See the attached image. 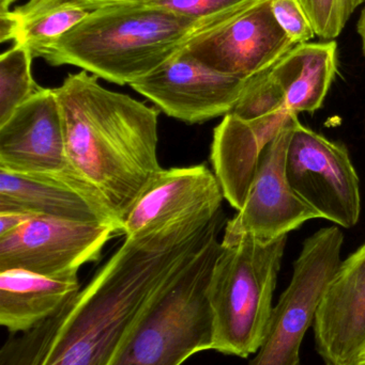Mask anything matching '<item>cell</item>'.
<instances>
[{"label":"cell","mask_w":365,"mask_h":365,"mask_svg":"<svg viewBox=\"0 0 365 365\" xmlns=\"http://www.w3.org/2000/svg\"><path fill=\"white\" fill-rule=\"evenodd\" d=\"M220 227L186 225L124 244L51 319L6 340L0 365H109L152 296Z\"/></svg>","instance_id":"1"},{"label":"cell","mask_w":365,"mask_h":365,"mask_svg":"<svg viewBox=\"0 0 365 365\" xmlns=\"http://www.w3.org/2000/svg\"><path fill=\"white\" fill-rule=\"evenodd\" d=\"M54 90L69 160L122 233L126 215L162 169L158 160L160 111L106 89L86 71L69 74Z\"/></svg>","instance_id":"2"},{"label":"cell","mask_w":365,"mask_h":365,"mask_svg":"<svg viewBox=\"0 0 365 365\" xmlns=\"http://www.w3.org/2000/svg\"><path fill=\"white\" fill-rule=\"evenodd\" d=\"M210 26L146 2L111 4L94 10L42 58L53 66H77L109 83L130 86Z\"/></svg>","instance_id":"3"},{"label":"cell","mask_w":365,"mask_h":365,"mask_svg":"<svg viewBox=\"0 0 365 365\" xmlns=\"http://www.w3.org/2000/svg\"><path fill=\"white\" fill-rule=\"evenodd\" d=\"M221 231H214L152 296L109 365H181L199 351H212L208 289Z\"/></svg>","instance_id":"4"},{"label":"cell","mask_w":365,"mask_h":365,"mask_svg":"<svg viewBox=\"0 0 365 365\" xmlns=\"http://www.w3.org/2000/svg\"><path fill=\"white\" fill-rule=\"evenodd\" d=\"M286 245L287 235L270 242L246 236L234 244L221 242L208 289L212 351L246 359L261 349Z\"/></svg>","instance_id":"5"},{"label":"cell","mask_w":365,"mask_h":365,"mask_svg":"<svg viewBox=\"0 0 365 365\" xmlns=\"http://www.w3.org/2000/svg\"><path fill=\"white\" fill-rule=\"evenodd\" d=\"M344 235L336 225L306 238L293 277L274 307L267 336L249 365H301L300 349L321 297L342 263Z\"/></svg>","instance_id":"6"},{"label":"cell","mask_w":365,"mask_h":365,"mask_svg":"<svg viewBox=\"0 0 365 365\" xmlns=\"http://www.w3.org/2000/svg\"><path fill=\"white\" fill-rule=\"evenodd\" d=\"M293 190L321 218L343 227L361 215L360 180L344 145L306 128L297 120L285 162Z\"/></svg>","instance_id":"7"},{"label":"cell","mask_w":365,"mask_h":365,"mask_svg":"<svg viewBox=\"0 0 365 365\" xmlns=\"http://www.w3.org/2000/svg\"><path fill=\"white\" fill-rule=\"evenodd\" d=\"M0 169L68 185L106 210L69 160L54 89L42 88L0 125Z\"/></svg>","instance_id":"8"},{"label":"cell","mask_w":365,"mask_h":365,"mask_svg":"<svg viewBox=\"0 0 365 365\" xmlns=\"http://www.w3.org/2000/svg\"><path fill=\"white\" fill-rule=\"evenodd\" d=\"M119 233L109 223L32 217L0 236V272L21 269L57 278L79 276L81 266L98 261L107 242Z\"/></svg>","instance_id":"9"},{"label":"cell","mask_w":365,"mask_h":365,"mask_svg":"<svg viewBox=\"0 0 365 365\" xmlns=\"http://www.w3.org/2000/svg\"><path fill=\"white\" fill-rule=\"evenodd\" d=\"M295 46L274 19L270 0H254L201 30L184 49L216 72L248 81L269 70Z\"/></svg>","instance_id":"10"},{"label":"cell","mask_w":365,"mask_h":365,"mask_svg":"<svg viewBox=\"0 0 365 365\" xmlns=\"http://www.w3.org/2000/svg\"><path fill=\"white\" fill-rule=\"evenodd\" d=\"M297 120L295 115L261 154L244 206L225 223L223 245L234 244L246 236L270 242L311 219L321 218L293 190L285 173L287 148Z\"/></svg>","instance_id":"11"},{"label":"cell","mask_w":365,"mask_h":365,"mask_svg":"<svg viewBox=\"0 0 365 365\" xmlns=\"http://www.w3.org/2000/svg\"><path fill=\"white\" fill-rule=\"evenodd\" d=\"M225 200L216 175L205 165L161 169L131 208L122 225L129 238L210 222Z\"/></svg>","instance_id":"12"},{"label":"cell","mask_w":365,"mask_h":365,"mask_svg":"<svg viewBox=\"0 0 365 365\" xmlns=\"http://www.w3.org/2000/svg\"><path fill=\"white\" fill-rule=\"evenodd\" d=\"M246 83L212 70L182 48L130 87L169 117L195 124L231 113Z\"/></svg>","instance_id":"13"},{"label":"cell","mask_w":365,"mask_h":365,"mask_svg":"<svg viewBox=\"0 0 365 365\" xmlns=\"http://www.w3.org/2000/svg\"><path fill=\"white\" fill-rule=\"evenodd\" d=\"M313 327L326 365H359L365 353V242L339 266Z\"/></svg>","instance_id":"14"},{"label":"cell","mask_w":365,"mask_h":365,"mask_svg":"<svg viewBox=\"0 0 365 365\" xmlns=\"http://www.w3.org/2000/svg\"><path fill=\"white\" fill-rule=\"evenodd\" d=\"M297 113L280 110L252 120L227 113L214 128L210 162L225 200L240 210L254 180L259 158Z\"/></svg>","instance_id":"15"},{"label":"cell","mask_w":365,"mask_h":365,"mask_svg":"<svg viewBox=\"0 0 365 365\" xmlns=\"http://www.w3.org/2000/svg\"><path fill=\"white\" fill-rule=\"evenodd\" d=\"M43 218L116 225L105 208L62 182L0 169V212Z\"/></svg>","instance_id":"16"},{"label":"cell","mask_w":365,"mask_h":365,"mask_svg":"<svg viewBox=\"0 0 365 365\" xmlns=\"http://www.w3.org/2000/svg\"><path fill=\"white\" fill-rule=\"evenodd\" d=\"M338 72L336 41L296 45L268 70L289 110L315 113L323 106Z\"/></svg>","instance_id":"17"},{"label":"cell","mask_w":365,"mask_h":365,"mask_svg":"<svg viewBox=\"0 0 365 365\" xmlns=\"http://www.w3.org/2000/svg\"><path fill=\"white\" fill-rule=\"evenodd\" d=\"M81 291L79 276L46 277L21 269L0 272V325L28 331L51 319Z\"/></svg>","instance_id":"18"},{"label":"cell","mask_w":365,"mask_h":365,"mask_svg":"<svg viewBox=\"0 0 365 365\" xmlns=\"http://www.w3.org/2000/svg\"><path fill=\"white\" fill-rule=\"evenodd\" d=\"M99 9L85 0H29L0 13V42L14 41L42 58L64 34Z\"/></svg>","instance_id":"19"},{"label":"cell","mask_w":365,"mask_h":365,"mask_svg":"<svg viewBox=\"0 0 365 365\" xmlns=\"http://www.w3.org/2000/svg\"><path fill=\"white\" fill-rule=\"evenodd\" d=\"M31 51L14 44L0 56V125L42 87L32 76Z\"/></svg>","instance_id":"20"},{"label":"cell","mask_w":365,"mask_h":365,"mask_svg":"<svg viewBox=\"0 0 365 365\" xmlns=\"http://www.w3.org/2000/svg\"><path fill=\"white\" fill-rule=\"evenodd\" d=\"M312 21L316 36L334 40L365 0H299Z\"/></svg>","instance_id":"21"},{"label":"cell","mask_w":365,"mask_h":365,"mask_svg":"<svg viewBox=\"0 0 365 365\" xmlns=\"http://www.w3.org/2000/svg\"><path fill=\"white\" fill-rule=\"evenodd\" d=\"M253 1L254 0H149L146 4L164 9L178 16L214 25Z\"/></svg>","instance_id":"22"},{"label":"cell","mask_w":365,"mask_h":365,"mask_svg":"<svg viewBox=\"0 0 365 365\" xmlns=\"http://www.w3.org/2000/svg\"><path fill=\"white\" fill-rule=\"evenodd\" d=\"M270 8L276 23L294 44L309 43L316 36L299 0H270Z\"/></svg>","instance_id":"23"},{"label":"cell","mask_w":365,"mask_h":365,"mask_svg":"<svg viewBox=\"0 0 365 365\" xmlns=\"http://www.w3.org/2000/svg\"><path fill=\"white\" fill-rule=\"evenodd\" d=\"M32 217L34 216L24 212H0V236L11 233Z\"/></svg>","instance_id":"24"},{"label":"cell","mask_w":365,"mask_h":365,"mask_svg":"<svg viewBox=\"0 0 365 365\" xmlns=\"http://www.w3.org/2000/svg\"><path fill=\"white\" fill-rule=\"evenodd\" d=\"M85 1L101 8V6H111V4H139V2H146L149 0H85Z\"/></svg>","instance_id":"25"},{"label":"cell","mask_w":365,"mask_h":365,"mask_svg":"<svg viewBox=\"0 0 365 365\" xmlns=\"http://www.w3.org/2000/svg\"><path fill=\"white\" fill-rule=\"evenodd\" d=\"M358 34L361 38L362 51L365 56V8L361 11L357 26Z\"/></svg>","instance_id":"26"},{"label":"cell","mask_w":365,"mask_h":365,"mask_svg":"<svg viewBox=\"0 0 365 365\" xmlns=\"http://www.w3.org/2000/svg\"><path fill=\"white\" fill-rule=\"evenodd\" d=\"M16 0H0V13H6L10 11L11 4Z\"/></svg>","instance_id":"27"},{"label":"cell","mask_w":365,"mask_h":365,"mask_svg":"<svg viewBox=\"0 0 365 365\" xmlns=\"http://www.w3.org/2000/svg\"><path fill=\"white\" fill-rule=\"evenodd\" d=\"M359 365H365V353L362 355L361 359H360Z\"/></svg>","instance_id":"28"}]
</instances>
